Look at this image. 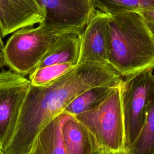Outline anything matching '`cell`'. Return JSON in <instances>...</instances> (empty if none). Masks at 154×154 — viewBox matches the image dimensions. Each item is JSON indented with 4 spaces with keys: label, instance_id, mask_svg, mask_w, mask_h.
I'll use <instances>...</instances> for the list:
<instances>
[{
    "label": "cell",
    "instance_id": "obj_1",
    "mask_svg": "<svg viewBox=\"0 0 154 154\" xmlns=\"http://www.w3.org/2000/svg\"><path fill=\"white\" fill-rule=\"evenodd\" d=\"M122 77L109 64L84 62L48 85L31 84L13 136L2 154H28L37 135L75 97L94 87H119Z\"/></svg>",
    "mask_w": 154,
    "mask_h": 154
},
{
    "label": "cell",
    "instance_id": "obj_2",
    "mask_svg": "<svg viewBox=\"0 0 154 154\" xmlns=\"http://www.w3.org/2000/svg\"><path fill=\"white\" fill-rule=\"evenodd\" d=\"M107 61L126 78L154 69V35L139 13L109 14Z\"/></svg>",
    "mask_w": 154,
    "mask_h": 154
},
{
    "label": "cell",
    "instance_id": "obj_3",
    "mask_svg": "<svg viewBox=\"0 0 154 154\" xmlns=\"http://www.w3.org/2000/svg\"><path fill=\"white\" fill-rule=\"evenodd\" d=\"M83 29L72 26L45 23L18 29L12 33L3 49L6 66L24 76L29 75L39 64L52 46L62 37Z\"/></svg>",
    "mask_w": 154,
    "mask_h": 154
},
{
    "label": "cell",
    "instance_id": "obj_4",
    "mask_svg": "<svg viewBox=\"0 0 154 154\" xmlns=\"http://www.w3.org/2000/svg\"><path fill=\"white\" fill-rule=\"evenodd\" d=\"M75 117L90 132L100 148L126 150L120 86L113 88L93 109Z\"/></svg>",
    "mask_w": 154,
    "mask_h": 154
},
{
    "label": "cell",
    "instance_id": "obj_5",
    "mask_svg": "<svg viewBox=\"0 0 154 154\" xmlns=\"http://www.w3.org/2000/svg\"><path fill=\"white\" fill-rule=\"evenodd\" d=\"M153 82L152 70H146L127 77L120 85L126 150L143 128Z\"/></svg>",
    "mask_w": 154,
    "mask_h": 154
},
{
    "label": "cell",
    "instance_id": "obj_6",
    "mask_svg": "<svg viewBox=\"0 0 154 154\" xmlns=\"http://www.w3.org/2000/svg\"><path fill=\"white\" fill-rule=\"evenodd\" d=\"M31 82L11 69L0 71V150L10 143Z\"/></svg>",
    "mask_w": 154,
    "mask_h": 154
},
{
    "label": "cell",
    "instance_id": "obj_7",
    "mask_svg": "<svg viewBox=\"0 0 154 154\" xmlns=\"http://www.w3.org/2000/svg\"><path fill=\"white\" fill-rule=\"evenodd\" d=\"M109 14L95 9L80 35L78 63L107 61Z\"/></svg>",
    "mask_w": 154,
    "mask_h": 154
},
{
    "label": "cell",
    "instance_id": "obj_8",
    "mask_svg": "<svg viewBox=\"0 0 154 154\" xmlns=\"http://www.w3.org/2000/svg\"><path fill=\"white\" fill-rule=\"evenodd\" d=\"M45 12L37 0H0V32L2 37L44 22Z\"/></svg>",
    "mask_w": 154,
    "mask_h": 154
},
{
    "label": "cell",
    "instance_id": "obj_9",
    "mask_svg": "<svg viewBox=\"0 0 154 154\" xmlns=\"http://www.w3.org/2000/svg\"><path fill=\"white\" fill-rule=\"evenodd\" d=\"M45 12L44 23L84 29L95 8L93 0H37Z\"/></svg>",
    "mask_w": 154,
    "mask_h": 154
},
{
    "label": "cell",
    "instance_id": "obj_10",
    "mask_svg": "<svg viewBox=\"0 0 154 154\" xmlns=\"http://www.w3.org/2000/svg\"><path fill=\"white\" fill-rule=\"evenodd\" d=\"M62 134L66 154H92L99 146L87 128L70 116L63 123Z\"/></svg>",
    "mask_w": 154,
    "mask_h": 154
},
{
    "label": "cell",
    "instance_id": "obj_11",
    "mask_svg": "<svg viewBox=\"0 0 154 154\" xmlns=\"http://www.w3.org/2000/svg\"><path fill=\"white\" fill-rule=\"evenodd\" d=\"M70 116L62 112L51 121L37 135L28 154H66L62 126Z\"/></svg>",
    "mask_w": 154,
    "mask_h": 154
},
{
    "label": "cell",
    "instance_id": "obj_12",
    "mask_svg": "<svg viewBox=\"0 0 154 154\" xmlns=\"http://www.w3.org/2000/svg\"><path fill=\"white\" fill-rule=\"evenodd\" d=\"M80 35L70 33L62 37L48 51L35 69L66 63L77 65L79 58Z\"/></svg>",
    "mask_w": 154,
    "mask_h": 154
},
{
    "label": "cell",
    "instance_id": "obj_13",
    "mask_svg": "<svg viewBox=\"0 0 154 154\" xmlns=\"http://www.w3.org/2000/svg\"><path fill=\"white\" fill-rule=\"evenodd\" d=\"M127 151L130 154H154V82L143 128Z\"/></svg>",
    "mask_w": 154,
    "mask_h": 154
},
{
    "label": "cell",
    "instance_id": "obj_14",
    "mask_svg": "<svg viewBox=\"0 0 154 154\" xmlns=\"http://www.w3.org/2000/svg\"><path fill=\"white\" fill-rule=\"evenodd\" d=\"M114 87L100 86L89 89L75 97L64 109L72 117L85 112L97 105Z\"/></svg>",
    "mask_w": 154,
    "mask_h": 154
},
{
    "label": "cell",
    "instance_id": "obj_15",
    "mask_svg": "<svg viewBox=\"0 0 154 154\" xmlns=\"http://www.w3.org/2000/svg\"><path fill=\"white\" fill-rule=\"evenodd\" d=\"M95 9L108 14L154 10V0H93Z\"/></svg>",
    "mask_w": 154,
    "mask_h": 154
},
{
    "label": "cell",
    "instance_id": "obj_16",
    "mask_svg": "<svg viewBox=\"0 0 154 154\" xmlns=\"http://www.w3.org/2000/svg\"><path fill=\"white\" fill-rule=\"evenodd\" d=\"M76 66V65L66 63L37 68L29 74L28 79L33 86H46L69 73Z\"/></svg>",
    "mask_w": 154,
    "mask_h": 154
},
{
    "label": "cell",
    "instance_id": "obj_17",
    "mask_svg": "<svg viewBox=\"0 0 154 154\" xmlns=\"http://www.w3.org/2000/svg\"><path fill=\"white\" fill-rule=\"evenodd\" d=\"M144 18L149 29L154 35V10H149L139 12Z\"/></svg>",
    "mask_w": 154,
    "mask_h": 154
},
{
    "label": "cell",
    "instance_id": "obj_18",
    "mask_svg": "<svg viewBox=\"0 0 154 154\" xmlns=\"http://www.w3.org/2000/svg\"><path fill=\"white\" fill-rule=\"evenodd\" d=\"M92 154H130L126 150H112L99 148L94 151Z\"/></svg>",
    "mask_w": 154,
    "mask_h": 154
},
{
    "label": "cell",
    "instance_id": "obj_19",
    "mask_svg": "<svg viewBox=\"0 0 154 154\" xmlns=\"http://www.w3.org/2000/svg\"><path fill=\"white\" fill-rule=\"evenodd\" d=\"M2 36L0 32V69H2L4 67L6 66L3 56V49L4 47V44L2 41Z\"/></svg>",
    "mask_w": 154,
    "mask_h": 154
},
{
    "label": "cell",
    "instance_id": "obj_20",
    "mask_svg": "<svg viewBox=\"0 0 154 154\" xmlns=\"http://www.w3.org/2000/svg\"><path fill=\"white\" fill-rule=\"evenodd\" d=\"M0 154H2V153L1 152V150H0Z\"/></svg>",
    "mask_w": 154,
    "mask_h": 154
}]
</instances>
